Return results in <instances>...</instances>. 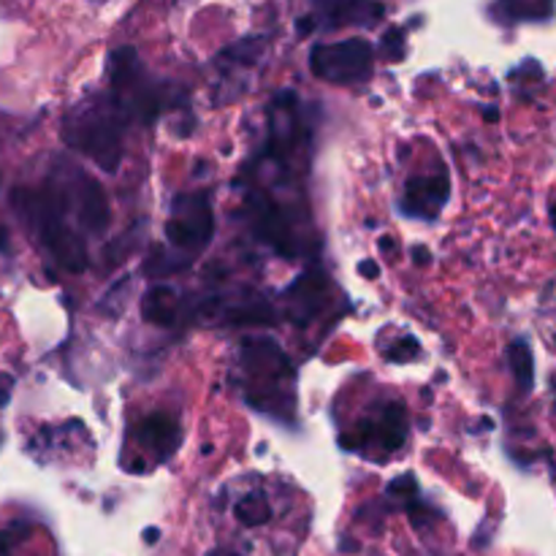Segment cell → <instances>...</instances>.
<instances>
[{"instance_id":"obj_13","label":"cell","mask_w":556,"mask_h":556,"mask_svg":"<svg viewBox=\"0 0 556 556\" xmlns=\"http://www.w3.org/2000/svg\"><path fill=\"white\" fill-rule=\"evenodd\" d=\"M223 318L228 324H271L275 320V309L271 304H266L264 299H244V302L228 304Z\"/></svg>"},{"instance_id":"obj_6","label":"cell","mask_w":556,"mask_h":556,"mask_svg":"<svg viewBox=\"0 0 556 556\" xmlns=\"http://www.w3.org/2000/svg\"><path fill=\"white\" fill-rule=\"evenodd\" d=\"M63 190H65L63 193L65 201L74 204L76 220L81 223V228H85L87 233H96V237L106 233L112 215H109V201L106 195H103L101 185H98L96 179L76 172L74 185H65Z\"/></svg>"},{"instance_id":"obj_3","label":"cell","mask_w":556,"mask_h":556,"mask_svg":"<svg viewBox=\"0 0 556 556\" xmlns=\"http://www.w3.org/2000/svg\"><path fill=\"white\" fill-rule=\"evenodd\" d=\"M106 74L109 92L117 101V106L123 109L125 117L139 119V123H152L157 117L163 101L155 87L147 81L134 47L114 49L106 60Z\"/></svg>"},{"instance_id":"obj_4","label":"cell","mask_w":556,"mask_h":556,"mask_svg":"<svg viewBox=\"0 0 556 556\" xmlns=\"http://www.w3.org/2000/svg\"><path fill=\"white\" fill-rule=\"evenodd\" d=\"M375 52L367 38H345L334 43H315L309 71L329 85H362L372 76Z\"/></svg>"},{"instance_id":"obj_20","label":"cell","mask_w":556,"mask_h":556,"mask_svg":"<svg viewBox=\"0 0 556 556\" xmlns=\"http://www.w3.org/2000/svg\"><path fill=\"white\" fill-rule=\"evenodd\" d=\"M206 556H242V554H237V552H226V548H215V552H210Z\"/></svg>"},{"instance_id":"obj_8","label":"cell","mask_w":556,"mask_h":556,"mask_svg":"<svg viewBox=\"0 0 556 556\" xmlns=\"http://www.w3.org/2000/svg\"><path fill=\"white\" fill-rule=\"evenodd\" d=\"M362 434L364 440H372V443H378L383 451L402 448L407 440L405 407H402L400 402L380 407L378 416L362 424Z\"/></svg>"},{"instance_id":"obj_7","label":"cell","mask_w":556,"mask_h":556,"mask_svg":"<svg viewBox=\"0 0 556 556\" xmlns=\"http://www.w3.org/2000/svg\"><path fill=\"white\" fill-rule=\"evenodd\" d=\"M448 199H451V177L445 168H440L438 174L407 179L402 210H405V215L429 220V217H438V212L448 204Z\"/></svg>"},{"instance_id":"obj_14","label":"cell","mask_w":556,"mask_h":556,"mask_svg":"<svg viewBox=\"0 0 556 556\" xmlns=\"http://www.w3.org/2000/svg\"><path fill=\"white\" fill-rule=\"evenodd\" d=\"M554 0H497V11L508 20H546Z\"/></svg>"},{"instance_id":"obj_2","label":"cell","mask_w":556,"mask_h":556,"mask_svg":"<svg viewBox=\"0 0 556 556\" xmlns=\"http://www.w3.org/2000/svg\"><path fill=\"white\" fill-rule=\"evenodd\" d=\"M14 206L22 215V220L33 228V233H38L43 248L54 255L63 269L68 271H85L90 258H87V244L74 228L65 223V204L63 193L58 188L49 190H25L20 188L14 193Z\"/></svg>"},{"instance_id":"obj_18","label":"cell","mask_w":556,"mask_h":556,"mask_svg":"<svg viewBox=\"0 0 556 556\" xmlns=\"http://www.w3.org/2000/svg\"><path fill=\"white\" fill-rule=\"evenodd\" d=\"M11 391H14V378L11 375H0V407L9 405Z\"/></svg>"},{"instance_id":"obj_16","label":"cell","mask_w":556,"mask_h":556,"mask_svg":"<svg viewBox=\"0 0 556 556\" xmlns=\"http://www.w3.org/2000/svg\"><path fill=\"white\" fill-rule=\"evenodd\" d=\"M315 5L320 9V14L334 16L331 22H340L353 9V0H315Z\"/></svg>"},{"instance_id":"obj_17","label":"cell","mask_w":556,"mask_h":556,"mask_svg":"<svg viewBox=\"0 0 556 556\" xmlns=\"http://www.w3.org/2000/svg\"><path fill=\"white\" fill-rule=\"evenodd\" d=\"M418 351H421V345H418L416 337H405V340H400V345L391 348L389 358L391 362H407L410 356H418Z\"/></svg>"},{"instance_id":"obj_12","label":"cell","mask_w":556,"mask_h":556,"mask_svg":"<svg viewBox=\"0 0 556 556\" xmlns=\"http://www.w3.org/2000/svg\"><path fill=\"white\" fill-rule=\"evenodd\" d=\"M233 516L242 527H264L271 521V505L261 492H250L242 500H237Z\"/></svg>"},{"instance_id":"obj_22","label":"cell","mask_w":556,"mask_h":556,"mask_svg":"<svg viewBox=\"0 0 556 556\" xmlns=\"http://www.w3.org/2000/svg\"><path fill=\"white\" fill-rule=\"evenodd\" d=\"M416 261H418V264H424V261H427V250L416 248Z\"/></svg>"},{"instance_id":"obj_21","label":"cell","mask_w":556,"mask_h":556,"mask_svg":"<svg viewBox=\"0 0 556 556\" xmlns=\"http://www.w3.org/2000/svg\"><path fill=\"white\" fill-rule=\"evenodd\" d=\"M144 541H147V543H155V541H157V530H147V532H144Z\"/></svg>"},{"instance_id":"obj_19","label":"cell","mask_w":556,"mask_h":556,"mask_svg":"<svg viewBox=\"0 0 556 556\" xmlns=\"http://www.w3.org/2000/svg\"><path fill=\"white\" fill-rule=\"evenodd\" d=\"M358 269H362L364 275H369V277H378V266H375L372 261H367V264H362V266H358Z\"/></svg>"},{"instance_id":"obj_11","label":"cell","mask_w":556,"mask_h":556,"mask_svg":"<svg viewBox=\"0 0 556 556\" xmlns=\"http://www.w3.org/2000/svg\"><path fill=\"white\" fill-rule=\"evenodd\" d=\"M139 440L147 448L157 451L161 459H166L168 454H174L179 445V427L174 418H168L166 413H155V416L144 418V424L139 427Z\"/></svg>"},{"instance_id":"obj_10","label":"cell","mask_w":556,"mask_h":556,"mask_svg":"<svg viewBox=\"0 0 556 556\" xmlns=\"http://www.w3.org/2000/svg\"><path fill=\"white\" fill-rule=\"evenodd\" d=\"M179 315V296L168 286H152L141 299V318L152 326L172 329Z\"/></svg>"},{"instance_id":"obj_9","label":"cell","mask_w":556,"mask_h":556,"mask_svg":"<svg viewBox=\"0 0 556 556\" xmlns=\"http://www.w3.org/2000/svg\"><path fill=\"white\" fill-rule=\"evenodd\" d=\"M326 275H304L288 288V315L293 324H307L320 313L326 302Z\"/></svg>"},{"instance_id":"obj_1","label":"cell","mask_w":556,"mask_h":556,"mask_svg":"<svg viewBox=\"0 0 556 556\" xmlns=\"http://www.w3.org/2000/svg\"><path fill=\"white\" fill-rule=\"evenodd\" d=\"M128 117L109 96H92L65 114L63 139L76 152L96 161L103 172H117L123 161V130Z\"/></svg>"},{"instance_id":"obj_15","label":"cell","mask_w":556,"mask_h":556,"mask_svg":"<svg viewBox=\"0 0 556 556\" xmlns=\"http://www.w3.org/2000/svg\"><path fill=\"white\" fill-rule=\"evenodd\" d=\"M510 356V367H514V375L516 380H519V386L525 391H530L532 386V353L530 348L525 345V342H514L508 351Z\"/></svg>"},{"instance_id":"obj_5","label":"cell","mask_w":556,"mask_h":556,"mask_svg":"<svg viewBox=\"0 0 556 556\" xmlns=\"http://www.w3.org/2000/svg\"><path fill=\"white\" fill-rule=\"evenodd\" d=\"M215 233V217L206 195L179 193L172 201V217L166 223V239L172 248L182 250L188 258H195Z\"/></svg>"}]
</instances>
